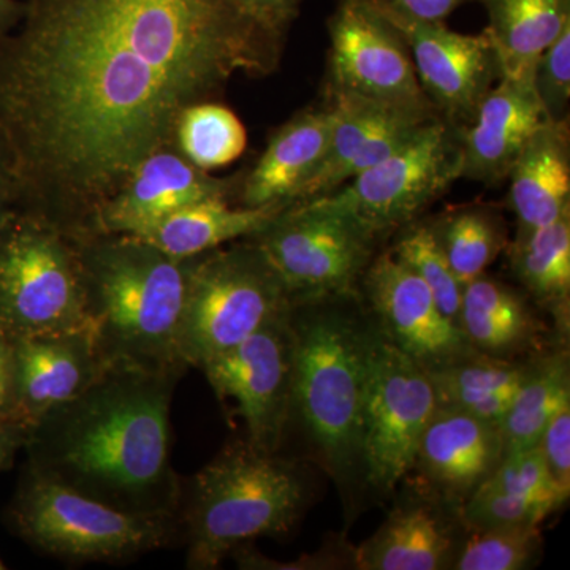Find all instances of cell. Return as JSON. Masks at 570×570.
<instances>
[{"label":"cell","instance_id":"1","mask_svg":"<svg viewBox=\"0 0 570 570\" xmlns=\"http://www.w3.org/2000/svg\"><path fill=\"white\" fill-rule=\"evenodd\" d=\"M0 33V138L20 208L71 238L149 154L174 145L186 108L235 75L265 77L283 45L238 0H22Z\"/></svg>","mask_w":570,"mask_h":570},{"label":"cell","instance_id":"2","mask_svg":"<svg viewBox=\"0 0 570 570\" xmlns=\"http://www.w3.org/2000/svg\"><path fill=\"white\" fill-rule=\"evenodd\" d=\"M186 370L107 365L28 430V468L134 515L176 517L171 401Z\"/></svg>","mask_w":570,"mask_h":570},{"label":"cell","instance_id":"3","mask_svg":"<svg viewBox=\"0 0 570 570\" xmlns=\"http://www.w3.org/2000/svg\"><path fill=\"white\" fill-rule=\"evenodd\" d=\"M75 242L89 332L105 365L187 370L178 335L190 257H171L132 235Z\"/></svg>","mask_w":570,"mask_h":570},{"label":"cell","instance_id":"4","mask_svg":"<svg viewBox=\"0 0 570 570\" xmlns=\"http://www.w3.org/2000/svg\"><path fill=\"white\" fill-rule=\"evenodd\" d=\"M311 501V482L299 461L264 452L247 441L217 453L179 499V540L186 568L213 570L255 539L291 534Z\"/></svg>","mask_w":570,"mask_h":570},{"label":"cell","instance_id":"5","mask_svg":"<svg viewBox=\"0 0 570 570\" xmlns=\"http://www.w3.org/2000/svg\"><path fill=\"white\" fill-rule=\"evenodd\" d=\"M356 298L333 296L291 307L292 420L299 419L326 469L340 480L362 475L360 431L374 322Z\"/></svg>","mask_w":570,"mask_h":570},{"label":"cell","instance_id":"6","mask_svg":"<svg viewBox=\"0 0 570 570\" xmlns=\"http://www.w3.org/2000/svg\"><path fill=\"white\" fill-rule=\"evenodd\" d=\"M11 528L40 553L67 562H126L179 540L176 517L134 515L26 468Z\"/></svg>","mask_w":570,"mask_h":570},{"label":"cell","instance_id":"7","mask_svg":"<svg viewBox=\"0 0 570 570\" xmlns=\"http://www.w3.org/2000/svg\"><path fill=\"white\" fill-rule=\"evenodd\" d=\"M292 306L276 269L253 239L189 258L178 347L187 367L245 341Z\"/></svg>","mask_w":570,"mask_h":570},{"label":"cell","instance_id":"8","mask_svg":"<svg viewBox=\"0 0 570 570\" xmlns=\"http://www.w3.org/2000/svg\"><path fill=\"white\" fill-rule=\"evenodd\" d=\"M88 330L77 242L18 208L0 225V332L11 340Z\"/></svg>","mask_w":570,"mask_h":570},{"label":"cell","instance_id":"9","mask_svg":"<svg viewBox=\"0 0 570 570\" xmlns=\"http://www.w3.org/2000/svg\"><path fill=\"white\" fill-rule=\"evenodd\" d=\"M247 238L276 269L292 303L358 294L376 243L326 197L288 205Z\"/></svg>","mask_w":570,"mask_h":570},{"label":"cell","instance_id":"10","mask_svg":"<svg viewBox=\"0 0 570 570\" xmlns=\"http://www.w3.org/2000/svg\"><path fill=\"white\" fill-rule=\"evenodd\" d=\"M438 407L425 367L374 325L360 431L362 479L371 489L392 493L411 474L420 438Z\"/></svg>","mask_w":570,"mask_h":570},{"label":"cell","instance_id":"11","mask_svg":"<svg viewBox=\"0 0 570 570\" xmlns=\"http://www.w3.org/2000/svg\"><path fill=\"white\" fill-rule=\"evenodd\" d=\"M456 179V130L433 118L384 160L324 197L377 239L414 223Z\"/></svg>","mask_w":570,"mask_h":570},{"label":"cell","instance_id":"12","mask_svg":"<svg viewBox=\"0 0 570 570\" xmlns=\"http://www.w3.org/2000/svg\"><path fill=\"white\" fill-rule=\"evenodd\" d=\"M291 307L200 367L217 400L234 404L235 414L245 422L246 441L264 452H281L292 422Z\"/></svg>","mask_w":570,"mask_h":570},{"label":"cell","instance_id":"13","mask_svg":"<svg viewBox=\"0 0 570 570\" xmlns=\"http://www.w3.org/2000/svg\"><path fill=\"white\" fill-rule=\"evenodd\" d=\"M330 31V89L393 110L438 116L401 33L367 0H341Z\"/></svg>","mask_w":570,"mask_h":570},{"label":"cell","instance_id":"14","mask_svg":"<svg viewBox=\"0 0 570 570\" xmlns=\"http://www.w3.org/2000/svg\"><path fill=\"white\" fill-rule=\"evenodd\" d=\"M360 285L381 335L426 371L479 354L439 309L428 285L392 250L371 261Z\"/></svg>","mask_w":570,"mask_h":570},{"label":"cell","instance_id":"15","mask_svg":"<svg viewBox=\"0 0 570 570\" xmlns=\"http://www.w3.org/2000/svg\"><path fill=\"white\" fill-rule=\"evenodd\" d=\"M381 14L403 37L420 88L434 110L453 129L466 126L480 100L493 88L494 80L501 78L489 33L471 36L450 31L445 22H417Z\"/></svg>","mask_w":570,"mask_h":570},{"label":"cell","instance_id":"16","mask_svg":"<svg viewBox=\"0 0 570 570\" xmlns=\"http://www.w3.org/2000/svg\"><path fill=\"white\" fill-rule=\"evenodd\" d=\"M236 183L200 170L175 145L142 159L96 217V234L140 236L165 217L206 200H230Z\"/></svg>","mask_w":570,"mask_h":570},{"label":"cell","instance_id":"17","mask_svg":"<svg viewBox=\"0 0 570 570\" xmlns=\"http://www.w3.org/2000/svg\"><path fill=\"white\" fill-rule=\"evenodd\" d=\"M415 489L397 502L374 535L354 547V569H452L468 532L461 509Z\"/></svg>","mask_w":570,"mask_h":570},{"label":"cell","instance_id":"18","mask_svg":"<svg viewBox=\"0 0 570 570\" xmlns=\"http://www.w3.org/2000/svg\"><path fill=\"white\" fill-rule=\"evenodd\" d=\"M502 456L499 425L439 406L420 438L412 471L419 474L420 489L461 509Z\"/></svg>","mask_w":570,"mask_h":570},{"label":"cell","instance_id":"19","mask_svg":"<svg viewBox=\"0 0 570 570\" xmlns=\"http://www.w3.org/2000/svg\"><path fill=\"white\" fill-rule=\"evenodd\" d=\"M549 119L534 86L499 78L459 137V178L504 181L535 130Z\"/></svg>","mask_w":570,"mask_h":570},{"label":"cell","instance_id":"20","mask_svg":"<svg viewBox=\"0 0 570 570\" xmlns=\"http://www.w3.org/2000/svg\"><path fill=\"white\" fill-rule=\"evenodd\" d=\"M105 366L88 330L14 340L17 417L31 426L85 392Z\"/></svg>","mask_w":570,"mask_h":570},{"label":"cell","instance_id":"21","mask_svg":"<svg viewBox=\"0 0 570 570\" xmlns=\"http://www.w3.org/2000/svg\"><path fill=\"white\" fill-rule=\"evenodd\" d=\"M335 124L332 100L296 112L277 127L249 174L236 183L239 205L261 208L295 204L324 160Z\"/></svg>","mask_w":570,"mask_h":570},{"label":"cell","instance_id":"22","mask_svg":"<svg viewBox=\"0 0 570 570\" xmlns=\"http://www.w3.org/2000/svg\"><path fill=\"white\" fill-rule=\"evenodd\" d=\"M459 326L471 347L490 358H531L542 346L543 325L527 296L487 273L464 285Z\"/></svg>","mask_w":570,"mask_h":570},{"label":"cell","instance_id":"23","mask_svg":"<svg viewBox=\"0 0 570 570\" xmlns=\"http://www.w3.org/2000/svg\"><path fill=\"white\" fill-rule=\"evenodd\" d=\"M569 121L547 119L517 157L508 178L519 230H532L570 214Z\"/></svg>","mask_w":570,"mask_h":570},{"label":"cell","instance_id":"24","mask_svg":"<svg viewBox=\"0 0 570 570\" xmlns=\"http://www.w3.org/2000/svg\"><path fill=\"white\" fill-rule=\"evenodd\" d=\"M489 13V33L505 80L534 86L547 48L570 28V0H479Z\"/></svg>","mask_w":570,"mask_h":570},{"label":"cell","instance_id":"25","mask_svg":"<svg viewBox=\"0 0 570 570\" xmlns=\"http://www.w3.org/2000/svg\"><path fill=\"white\" fill-rule=\"evenodd\" d=\"M288 205L261 208L232 206L230 200H206L186 206L137 236L175 258L208 253L257 234Z\"/></svg>","mask_w":570,"mask_h":570},{"label":"cell","instance_id":"26","mask_svg":"<svg viewBox=\"0 0 570 570\" xmlns=\"http://www.w3.org/2000/svg\"><path fill=\"white\" fill-rule=\"evenodd\" d=\"M513 275L568 335L570 316V214L543 227L519 230L509 246Z\"/></svg>","mask_w":570,"mask_h":570},{"label":"cell","instance_id":"27","mask_svg":"<svg viewBox=\"0 0 570 570\" xmlns=\"http://www.w3.org/2000/svg\"><path fill=\"white\" fill-rule=\"evenodd\" d=\"M566 406H570L568 348L532 355L527 374L499 423L504 455L538 445L543 430Z\"/></svg>","mask_w":570,"mask_h":570},{"label":"cell","instance_id":"28","mask_svg":"<svg viewBox=\"0 0 570 570\" xmlns=\"http://www.w3.org/2000/svg\"><path fill=\"white\" fill-rule=\"evenodd\" d=\"M528 360L505 362L482 354L428 371L439 406L455 407L499 425L519 390Z\"/></svg>","mask_w":570,"mask_h":570},{"label":"cell","instance_id":"29","mask_svg":"<svg viewBox=\"0 0 570 570\" xmlns=\"http://www.w3.org/2000/svg\"><path fill=\"white\" fill-rule=\"evenodd\" d=\"M430 225L450 269L463 287L483 275L505 246L502 219L489 208L453 209Z\"/></svg>","mask_w":570,"mask_h":570},{"label":"cell","instance_id":"30","mask_svg":"<svg viewBox=\"0 0 570 570\" xmlns=\"http://www.w3.org/2000/svg\"><path fill=\"white\" fill-rule=\"evenodd\" d=\"M174 145L204 171L234 164L246 151L245 124L219 100L186 108L176 122Z\"/></svg>","mask_w":570,"mask_h":570},{"label":"cell","instance_id":"31","mask_svg":"<svg viewBox=\"0 0 570 570\" xmlns=\"http://www.w3.org/2000/svg\"><path fill=\"white\" fill-rule=\"evenodd\" d=\"M540 524L468 530L452 570H524L539 564Z\"/></svg>","mask_w":570,"mask_h":570},{"label":"cell","instance_id":"32","mask_svg":"<svg viewBox=\"0 0 570 570\" xmlns=\"http://www.w3.org/2000/svg\"><path fill=\"white\" fill-rule=\"evenodd\" d=\"M390 250L428 285L439 309L459 325L463 285L450 269L431 225L407 224Z\"/></svg>","mask_w":570,"mask_h":570},{"label":"cell","instance_id":"33","mask_svg":"<svg viewBox=\"0 0 570 570\" xmlns=\"http://www.w3.org/2000/svg\"><path fill=\"white\" fill-rule=\"evenodd\" d=\"M479 489L539 499L551 505L554 512L560 510L569 499L551 482L538 445L505 453L501 463Z\"/></svg>","mask_w":570,"mask_h":570},{"label":"cell","instance_id":"34","mask_svg":"<svg viewBox=\"0 0 570 570\" xmlns=\"http://www.w3.org/2000/svg\"><path fill=\"white\" fill-rule=\"evenodd\" d=\"M551 513L554 509L539 499L485 489L475 490L461 505V519L468 530L540 524Z\"/></svg>","mask_w":570,"mask_h":570},{"label":"cell","instance_id":"35","mask_svg":"<svg viewBox=\"0 0 570 570\" xmlns=\"http://www.w3.org/2000/svg\"><path fill=\"white\" fill-rule=\"evenodd\" d=\"M534 89L547 116L554 121L568 119L570 99V28L540 56Z\"/></svg>","mask_w":570,"mask_h":570},{"label":"cell","instance_id":"36","mask_svg":"<svg viewBox=\"0 0 570 570\" xmlns=\"http://www.w3.org/2000/svg\"><path fill=\"white\" fill-rule=\"evenodd\" d=\"M551 482L569 498L570 494V406L554 415L538 442Z\"/></svg>","mask_w":570,"mask_h":570},{"label":"cell","instance_id":"37","mask_svg":"<svg viewBox=\"0 0 570 570\" xmlns=\"http://www.w3.org/2000/svg\"><path fill=\"white\" fill-rule=\"evenodd\" d=\"M232 557L242 569H354V547L343 542L326 547L325 550L317 551L313 557H303L302 560L294 562L268 560L264 554L257 553L247 546L236 549Z\"/></svg>","mask_w":570,"mask_h":570},{"label":"cell","instance_id":"38","mask_svg":"<svg viewBox=\"0 0 570 570\" xmlns=\"http://www.w3.org/2000/svg\"><path fill=\"white\" fill-rule=\"evenodd\" d=\"M238 3L266 36L283 45L302 0H238Z\"/></svg>","mask_w":570,"mask_h":570},{"label":"cell","instance_id":"39","mask_svg":"<svg viewBox=\"0 0 570 570\" xmlns=\"http://www.w3.org/2000/svg\"><path fill=\"white\" fill-rule=\"evenodd\" d=\"M381 13L401 20L445 22L466 0H367Z\"/></svg>","mask_w":570,"mask_h":570},{"label":"cell","instance_id":"40","mask_svg":"<svg viewBox=\"0 0 570 570\" xmlns=\"http://www.w3.org/2000/svg\"><path fill=\"white\" fill-rule=\"evenodd\" d=\"M14 381H17V374H14V340L0 332V415L2 417L18 419L17 385H14Z\"/></svg>","mask_w":570,"mask_h":570},{"label":"cell","instance_id":"41","mask_svg":"<svg viewBox=\"0 0 570 570\" xmlns=\"http://www.w3.org/2000/svg\"><path fill=\"white\" fill-rule=\"evenodd\" d=\"M20 208V186L6 142L0 138V225Z\"/></svg>","mask_w":570,"mask_h":570},{"label":"cell","instance_id":"42","mask_svg":"<svg viewBox=\"0 0 570 570\" xmlns=\"http://www.w3.org/2000/svg\"><path fill=\"white\" fill-rule=\"evenodd\" d=\"M28 430L20 420L0 415V471L9 468L14 453L24 448Z\"/></svg>","mask_w":570,"mask_h":570},{"label":"cell","instance_id":"43","mask_svg":"<svg viewBox=\"0 0 570 570\" xmlns=\"http://www.w3.org/2000/svg\"><path fill=\"white\" fill-rule=\"evenodd\" d=\"M24 13L22 0H0V33L17 28Z\"/></svg>","mask_w":570,"mask_h":570},{"label":"cell","instance_id":"44","mask_svg":"<svg viewBox=\"0 0 570 570\" xmlns=\"http://www.w3.org/2000/svg\"><path fill=\"white\" fill-rule=\"evenodd\" d=\"M6 569V564H3L2 560H0V570Z\"/></svg>","mask_w":570,"mask_h":570}]
</instances>
